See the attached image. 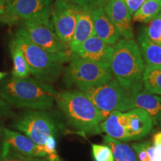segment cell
Listing matches in <instances>:
<instances>
[{
  "instance_id": "obj_1",
  "label": "cell",
  "mask_w": 161,
  "mask_h": 161,
  "mask_svg": "<svg viewBox=\"0 0 161 161\" xmlns=\"http://www.w3.org/2000/svg\"><path fill=\"white\" fill-rule=\"evenodd\" d=\"M58 92L50 84L29 77H11L0 84V96L11 107L46 110L55 102Z\"/></svg>"
},
{
  "instance_id": "obj_2",
  "label": "cell",
  "mask_w": 161,
  "mask_h": 161,
  "mask_svg": "<svg viewBox=\"0 0 161 161\" xmlns=\"http://www.w3.org/2000/svg\"><path fill=\"white\" fill-rule=\"evenodd\" d=\"M145 68L144 60L135 40L121 38L114 45L110 71L122 87L132 96L142 90Z\"/></svg>"
},
{
  "instance_id": "obj_3",
  "label": "cell",
  "mask_w": 161,
  "mask_h": 161,
  "mask_svg": "<svg viewBox=\"0 0 161 161\" xmlns=\"http://www.w3.org/2000/svg\"><path fill=\"white\" fill-rule=\"evenodd\" d=\"M55 102L68 122L79 132L84 134L102 132L100 125L104 118L83 92L68 90L58 92Z\"/></svg>"
},
{
  "instance_id": "obj_4",
  "label": "cell",
  "mask_w": 161,
  "mask_h": 161,
  "mask_svg": "<svg viewBox=\"0 0 161 161\" xmlns=\"http://www.w3.org/2000/svg\"><path fill=\"white\" fill-rule=\"evenodd\" d=\"M152 127V119L141 108L113 111L100 125L102 131L107 135L126 142L141 140L149 134Z\"/></svg>"
},
{
  "instance_id": "obj_5",
  "label": "cell",
  "mask_w": 161,
  "mask_h": 161,
  "mask_svg": "<svg viewBox=\"0 0 161 161\" xmlns=\"http://www.w3.org/2000/svg\"><path fill=\"white\" fill-rule=\"evenodd\" d=\"M11 41L23 52L29 64L31 74L36 79L51 84L56 81L62 71L64 61L31 42L20 30Z\"/></svg>"
},
{
  "instance_id": "obj_6",
  "label": "cell",
  "mask_w": 161,
  "mask_h": 161,
  "mask_svg": "<svg viewBox=\"0 0 161 161\" xmlns=\"http://www.w3.org/2000/svg\"><path fill=\"white\" fill-rule=\"evenodd\" d=\"M19 30L34 43L53 55L61 58L64 63L72 59V55L69 46L60 39L54 29L51 13L23 22Z\"/></svg>"
},
{
  "instance_id": "obj_7",
  "label": "cell",
  "mask_w": 161,
  "mask_h": 161,
  "mask_svg": "<svg viewBox=\"0 0 161 161\" xmlns=\"http://www.w3.org/2000/svg\"><path fill=\"white\" fill-rule=\"evenodd\" d=\"M113 78L109 66L73 55L64 73L67 85H74L80 91L102 85Z\"/></svg>"
},
{
  "instance_id": "obj_8",
  "label": "cell",
  "mask_w": 161,
  "mask_h": 161,
  "mask_svg": "<svg viewBox=\"0 0 161 161\" xmlns=\"http://www.w3.org/2000/svg\"><path fill=\"white\" fill-rule=\"evenodd\" d=\"M99 110L104 119L115 110L126 112L133 109L132 95L124 90L116 79L83 91Z\"/></svg>"
},
{
  "instance_id": "obj_9",
  "label": "cell",
  "mask_w": 161,
  "mask_h": 161,
  "mask_svg": "<svg viewBox=\"0 0 161 161\" xmlns=\"http://www.w3.org/2000/svg\"><path fill=\"white\" fill-rule=\"evenodd\" d=\"M11 126L40 146H43L49 139L55 137L58 132L55 120L44 110H27Z\"/></svg>"
},
{
  "instance_id": "obj_10",
  "label": "cell",
  "mask_w": 161,
  "mask_h": 161,
  "mask_svg": "<svg viewBox=\"0 0 161 161\" xmlns=\"http://www.w3.org/2000/svg\"><path fill=\"white\" fill-rule=\"evenodd\" d=\"M53 0H10L0 22L7 25L23 23L26 20L51 13Z\"/></svg>"
},
{
  "instance_id": "obj_11",
  "label": "cell",
  "mask_w": 161,
  "mask_h": 161,
  "mask_svg": "<svg viewBox=\"0 0 161 161\" xmlns=\"http://www.w3.org/2000/svg\"><path fill=\"white\" fill-rule=\"evenodd\" d=\"M78 12L76 4L69 0H55L52 4V25L61 41L69 48L75 33Z\"/></svg>"
},
{
  "instance_id": "obj_12",
  "label": "cell",
  "mask_w": 161,
  "mask_h": 161,
  "mask_svg": "<svg viewBox=\"0 0 161 161\" xmlns=\"http://www.w3.org/2000/svg\"><path fill=\"white\" fill-rule=\"evenodd\" d=\"M113 51L114 46L107 43L96 35L89 37L71 49L73 55L92 60L109 67Z\"/></svg>"
},
{
  "instance_id": "obj_13",
  "label": "cell",
  "mask_w": 161,
  "mask_h": 161,
  "mask_svg": "<svg viewBox=\"0 0 161 161\" xmlns=\"http://www.w3.org/2000/svg\"><path fill=\"white\" fill-rule=\"evenodd\" d=\"M104 11L116 26L122 38L134 39L132 16L124 0H104Z\"/></svg>"
},
{
  "instance_id": "obj_14",
  "label": "cell",
  "mask_w": 161,
  "mask_h": 161,
  "mask_svg": "<svg viewBox=\"0 0 161 161\" xmlns=\"http://www.w3.org/2000/svg\"><path fill=\"white\" fill-rule=\"evenodd\" d=\"M104 0H94L92 7L95 35L110 45H115L121 38L119 32L104 11Z\"/></svg>"
},
{
  "instance_id": "obj_15",
  "label": "cell",
  "mask_w": 161,
  "mask_h": 161,
  "mask_svg": "<svg viewBox=\"0 0 161 161\" xmlns=\"http://www.w3.org/2000/svg\"><path fill=\"white\" fill-rule=\"evenodd\" d=\"M3 145L23 155L46 159V154L43 147L36 144L25 134L9 128H5L4 129Z\"/></svg>"
},
{
  "instance_id": "obj_16",
  "label": "cell",
  "mask_w": 161,
  "mask_h": 161,
  "mask_svg": "<svg viewBox=\"0 0 161 161\" xmlns=\"http://www.w3.org/2000/svg\"><path fill=\"white\" fill-rule=\"evenodd\" d=\"M134 108L144 110L152 119L154 125L161 127V97L146 91L137 92L132 96Z\"/></svg>"
},
{
  "instance_id": "obj_17",
  "label": "cell",
  "mask_w": 161,
  "mask_h": 161,
  "mask_svg": "<svg viewBox=\"0 0 161 161\" xmlns=\"http://www.w3.org/2000/svg\"><path fill=\"white\" fill-rule=\"evenodd\" d=\"M138 45L146 67H161V46L148 39L144 32L138 37Z\"/></svg>"
},
{
  "instance_id": "obj_18",
  "label": "cell",
  "mask_w": 161,
  "mask_h": 161,
  "mask_svg": "<svg viewBox=\"0 0 161 161\" xmlns=\"http://www.w3.org/2000/svg\"><path fill=\"white\" fill-rule=\"evenodd\" d=\"M104 142L111 150L114 161H139L132 148L108 135L103 136Z\"/></svg>"
},
{
  "instance_id": "obj_19",
  "label": "cell",
  "mask_w": 161,
  "mask_h": 161,
  "mask_svg": "<svg viewBox=\"0 0 161 161\" xmlns=\"http://www.w3.org/2000/svg\"><path fill=\"white\" fill-rule=\"evenodd\" d=\"M10 52L13 60V69L11 76L15 78L29 77L31 72L23 51L14 43H10Z\"/></svg>"
},
{
  "instance_id": "obj_20",
  "label": "cell",
  "mask_w": 161,
  "mask_h": 161,
  "mask_svg": "<svg viewBox=\"0 0 161 161\" xmlns=\"http://www.w3.org/2000/svg\"><path fill=\"white\" fill-rule=\"evenodd\" d=\"M161 11V0H146L132 15L133 20L138 23H148Z\"/></svg>"
},
{
  "instance_id": "obj_21",
  "label": "cell",
  "mask_w": 161,
  "mask_h": 161,
  "mask_svg": "<svg viewBox=\"0 0 161 161\" xmlns=\"http://www.w3.org/2000/svg\"><path fill=\"white\" fill-rule=\"evenodd\" d=\"M144 91L161 96V67H146L142 75Z\"/></svg>"
},
{
  "instance_id": "obj_22",
  "label": "cell",
  "mask_w": 161,
  "mask_h": 161,
  "mask_svg": "<svg viewBox=\"0 0 161 161\" xmlns=\"http://www.w3.org/2000/svg\"><path fill=\"white\" fill-rule=\"evenodd\" d=\"M132 148L139 161H161V147L152 146L148 141L134 143Z\"/></svg>"
},
{
  "instance_id": "obj_23",
  "label": "cell",
  "mask_w": 161,
  "mask_h": 161,
  "mask_svg": "<svg viewBox=\"0 0 161 161\" xmlns=\"http://www.w3.org/2000/svg\"><path fill=\"white\" fill-rule=\"evenodd\" d=\"M0 161H47L46 159L31 158L16 152L8 146H2L0 148Z\"/></svg>"
},
{
  "instance_id": "obj_24",
  "label": "cell",
  "mask_w": 161,
  "mask_h": 161,
  "mask_svg": "<svg viewBox=\"0 0 161 161\" xmlns=\"http://www.w3.org/2000/svg\"><path fill=\"white\" fill-rule=\"evenodd\" d=\"M145 35L148 39L161 46V11L144 30Z\"/></svg>"
},
{
  "instance_id": "obj_25",
  "label": "cell",
  "mask_w": 161,
  "mask_h": 161,
  "mask_svg": "<svg viewBox=\"0 0 161 161\" xmlns=\"http://www.w3.org/2000/svg\"><path fill=\"white\" fill-rule=\"evenodd\" d=\"M92 152L95 161H114L111 150L106 145L92 144Z\"/></svg>"
},
{
  "instance_id": "obj_26",
  "label": "cell",
  "mask_w": 161,
  "mask_h": 161,
  "mask_svg": "<svg viewBox=\"0 0 161 161\" xmlns=\"http://www.w3.org/2000/svg\"><path fill=\"white\" fill-rule=\"evenodd\" d=\"M12 107L0 96V118L9 117L13 115Z\"/></svg>"
},
{
  "instance_id": "obj_27",
  "label": "cell",
  "mask_w": 161,
  "mask_h": 161,
  "mask_svg": "<svg viewBox=\"0 0 161 161\" xmlns=\"http://www.w3.org/2000/svg\"><path fill=\"white\" fill-rule=\"evenodd\" d=\"M124 1L129 10L130 15L132 16L146 0H124Z\"/></svg>"
},
{
  "instance_id": "obj_28",
  "label": "cell",
  "mask_w": 161,
  "mask_h": 161,
  "mask_svg": "<svg viewBox=\"0 0 161 161\" xmlns=\"http://www.w3.org/2000/svg\"><path fill=\"white\" fill-rule=\"evenodd\" d=\"M153 145L161 147V132L157 133L153 136Z\"/></svg>"
},
{
  "instance_id": "obj_29",
  "label": "cell",
  "mask_w": 161,
  "mask_h": 161,
  "mask_svg": "<svg viewBox=\"0 0 161 161\" xmlns=\"http://www.w3.org/2000/svg\"><path fill=\"white\" fill-rule=\"evenodd\" d=\"M6 8V3L4 0H0V17L3 14Z\"/></svg>"
},
{
  "instance_id": "obj_30",
  "label": "cell",
  "mask_w": 161,
  "mask_h": 161,
  "mask_svg": "<svg viewBox=\"0 0 161 161\" xmlns=\"http://www.w3.org/2000/svg\"><path fill=\"white\" fill-rule=\"evenodd\" d=\"M5 127L4 126L3 122L0 119V140H3V134H4V129H5Z\"/></svg>"
},
{
  "instance_id": "obj_31",
  "label": "cell",
  "mask_w": 161,
  "mask_h": 161,
  "mask_svg": "<svg viewBox=\"0 0 161 161\" xmlns=\"http://www.w3.org/2000/svg\"><path fill=\"white\" fill-rule=\"evenodd\" d=\"M8 75V72H0V81H2L3 79H5L6 76Z\"/></svg>"
},
{
  "instance_id": "obj_32",
  "label": "cell",
  "mask_w": 161,
  "mask_h": 161,
  "mask_svg": "<svg viewBox=\"0 0 161 161\" xmlns=\"http://www.w3.org/2000/svg\"><path fill=\"white\" fill-rule=\"evenodd\" d=\"M4 1H5L6 3H8V2H9V1H10V0H4Z\"/></svg>"
}]
</instances>
